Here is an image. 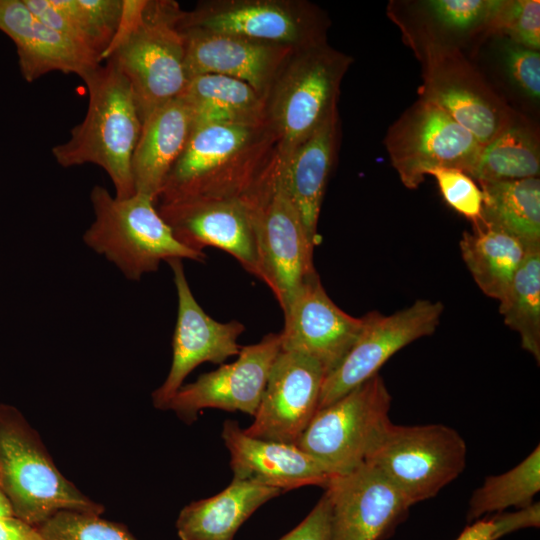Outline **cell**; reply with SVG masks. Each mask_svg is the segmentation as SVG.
<instances>
[{
    "instance_id": "17",
    "label": "cell",
    "mask_w": 540,
    "mask_h": 540,
    "mask_svg": "<svg viewBox=\"0 0 540 540\" xmlns=\"http://www.w3.org/2000/svg\"><path fill=\"white\" fill-rule=\"evenodd\" d=\"M501 0L391 1L387 14L417 58L479 46L491 37Z\"/></svg>"
},
{
    "instance_id": "8",
    "label": "cell",
    "mask_w": 540,
    "mask_h": 540,
    "mask_svg": "<svg viewBox=\"0 0 540 540\" xmlns=\"http://www.w3.org/2000/svg\"><path fill=\"white\" fill-rule=\"evenodd\" d=\"M181 13L174 1L148 0L136 29L107 58L128 79L142 121L157 107L179 97L190 80L185 39L178 27Z\"/></svg>"
},
{
    "instance_id": "34",
    "label": "cell",
    "mask_w": 540,
    "mask_h": 540,
    "mask_svg": "<svg viewBox=\"0 0 540 540\" xmlns=\"http://www.w3.org/2000/svg\"><path fill=\"white\" fill-rule=\"evenodd\" d=\"M496 44L500 73L511 92L524 102L536 105L540 100V52L505 37H491Z\"/></svg>"
},
{
    "instance_id": "6",
    "label": "cell",
    "mask_w": 540,
    "mask_h": 540,
    "mask_svg": "<svg viewBox=\"0 0 540 540\" xmlns=\"http://www.w3.org/2000/svg\"><path fill=\"white\" fill-rule=\"evenodd\" d=\"M242 197L252 215L260 280L271 289L283 310L317 272L313 264L315 246L286 192L277 154Z\"/></svg>"
},
{
    "instance_id": "33",
    "label": "cell",
    "mask_w": 540,
    "mask_h": 540,
    "mask_svg": "<svg viewBox=\"0 0 540 540\" xmlns=\"http://www.w3.org/2000/svg\"><path fill=\"white\" fill-rule=\"evenodd\" d=\"M53 3L71 20L77 42L101 61L117 30L122 0H53Z\"/></svg>"
},
{
    "instance_id": "27",
    "label": "cell",
    "mask_w": 540,
    "mask_h": 540,
    "mask_svg": "<svg viewBox=\"0 0 540 540\" xmlns=\"http://www.w3.org/2000/svg\"><path fill=\"white\" fill-rule=\"evenodd\" d=\"M180 96L191 110L194 127L213 123H267L266 98L234 78L197 75L189 80Z\"/></svg>"
},
{
    "instance_id": "31",
    "label": "cell",
    "mask_w": 540,
    "mask_h": 540,
    "mask_svg": "<svg viewBox=\"0 0 540 540\" xmlns=\"http://www.w3.org/2000/svg\"><path fill=\"white\" fill-rule=\"evenodd\" d=\"M503 321L517 332L521 347L540 363V244L529 246L514 278L499 301Z\"/></svg>"
},
{
    "instance_id": "9",
    "label": "cell",
    "mask_w": 540,
    "mask_h": 540,
    "mask_svg": "<svg viewBox=\"0 0 540 540\" xmlns=\"http://www.w3.org/2000/svg\"><path fill=\"white\" fill-rule=\"evenodd\" d=\"M466 443L443 424H391L366 462L376 466L413 505L434 497L466 465Z\"/></svg>"
},
{
    "instance_id": "7",
    "label": "cell",
    "mask_w": 540,
    "mask_h": 540,
    "mask_svg": "<svg viewBox=\"0 0 540 540\" xmlns=\"http://www.w3.org/2000/svg\"><path fill=\"white\" fill-rule=\"evenodd\" d=\"M392 397L376 374L333 403L316 411L296 442L332 475L365 463L391 424Z\"/></svg>"
},
{
    "instance_id": "38",
    "label": "cell",
    "mask_w": 540,
    "mask_h": 540,
    "mask_svg": "<svg viewBox=\"0 0 540 540\" xmlns=\"http://www.w3.org/2000/svg\"><path fill=\"white\" fill-rule=\"evenodd\" d=\"M539 525L540 504L536 502L515 512H500L491 519L476 520L456 540H498L516 530Z\"/></svg>"
},
{
    "instance_id": "24",
    "label": "cell",
    "mask_w": 540,
    "mask_h": 540,
    "mask_svg": "<svg viewBox=\"0 0 540 540\" xmlns=\"http://www.w3.org/2000/svg\"><path fill=\"white\" fill-rule=\"evenodd\" d=\"M193 128L191 110L181 96L157 107L142 121L131 162L135 193L147 195L156 203Z\"/></svg>"
},
{
    "instance_id": "37",
    "label": "cell",
    "mask_w": 540,
    "mask_h": 540,
    "mask_svg": "<svg viewBox=\"0 0 540 540\" xmlns=\"http://www.w3.org/2000/svg\"><path fill=\"white\" fill-rule=\"evenodd\" d=\"M445 202L473 225L482 221L483 193L475 180L462 170L438 168L430 172Z\"/></svg>"
},
{
    "instance_id": "28",
    "label": "cell",
    "mask_w": 540,
    "mask_h": 540,
    "mask_svg": "<svg viewBox=\"0 0 540 540\" xmlns=\"http://www.w3.org/2000/svg\"><path fill=\"white\" fill-rule=\"evenodd\" d=\"M459 247L479 289L498 302L506 294L528 248L512 235L482 222L463 232Z\"/></svg>"
},
{
    "instance_id": "4",
    "label": "cell",
    "mask_w": 540,
    "mask_h": 540,
    "mask_svg": "<svg viewBox=\"0 0 540 540\" xmlns=\"http://www.w3.org/2000/svg\"><path fill=\"white\" fill-rule=\"evenodd\" d=\"M353 59L327 42L295 50L266 96V121L285 160L334 112Z\"/></svg>"
},
{
    "instance_id": "29",
    "label": "cell",
    "mask_w": 540,
    "mask_h": 540,
    "mask_svg": "<svg viewBox=\"0 0 540 540\" xmlns=\"http://www.w3.org/2000/svg\"><path fill=\"white\" fill-rule=\"evenodd\" d=\"M478 183L483 193L481 222L512 235L527 247L539 245V178Z\"/></svg>"
},
{
    "instance_id": "18",
    "label": "cell",
    "mask_w": 540,
    "mask_h": 540,
    "mask_svg": "<svg viewBox=\"0 0 540 540\" xmlns=\"http://www.w3.org/2000/svg\"><path fill=\"white\" fill-rule=\"evenodd\" d=\"M325 491L333 540H381L412 506L369 462L333 476Z\"/></svg>"
},
{
    "instance_id": "10",
    "label": "cell",
    "mask_w": 540,
    "mask_h": 540,
    "mask_svg": "<svg viewBox=\"0 0 540 540\" xmlns=\"http://www.w3.org/2000/svg\"><path fill=\"white\" fill-rule=\"evenodd\" d=\"M329 19L317 5L297 0H220L182 11L179 29L227 34L294 50L326 41Z\"/></svg>"
},
{
    "instance_id": "42",
    "label": "cell",
    "mask_w": 540,
    "mask_h": 540,
    "mask_svg": "<svg viewBox=\"0 0 540 540\" xmlns=\"http://www.w3.org/2000/svg\"><path fill=\"white\" fill-rule=\"evenodd\" d=\"M14 516L11 503L0 482V518Z\"/></svg>"
},
{
    "instance_id": "23",
    "label": "cell",
    "mask_w": 540,
    "mask_h": 540,
    "mask_svg": "<svg viewBox=\"0 0 540 540\" xmlns=\"http://www.w3.org/2000/svg\"><path fill=\"white\" fill-rule=\"evenodd\" d=\"M0 30L15 43L20 72L27 82L55 71L83 79L102 63L95 54L43 23L23 0H0Z\"/></svg>"
},
{
    "instance_id": "36",
    "label": "cell",
    "mask_w": 540,
    "mask_h": 540,
    "mask_svg": "<svg viewBox=\"0 0 540 540\" xmlns=\"http://www.w3.org/2000/svg\"><path fill=\"white\" fill-rule=\"evenodd\" d=\"M493 36L505 37L519 45L539 51L540 2L501 0L492 25L491 37Z\"/></svg>"
},
{
    "instance_id": "2",
    "label": "cell",
    "mask_w": 540,
    "mask_h": 540,
    "mask_svg": "<svg viewBox=\"0 0 540 540\" xmlns=\"http://www.w3.org/2000/svg\"><path fill=\"white\" fill-rule=\"evenodd\" d=\"M82 80L88 90L86 115L67 141L52 148V155L64 168L101 167L111 179L115 197H131L135 194L131 162L142 127L132 87L111 59Z\"/></svg>"
},
{
    "instance_id": "35",
    "label": "cell",
    "mask_w": 540,
    "mask_h": 540,
    "mask_svg": "<svg viewBox=\"0 0 540 540\" xmlns=\"http://www.w3.org/2000/svg\"><path fill=\"white\" fill-rule=\"evenodd\" d=\"M37 528L45 540H136L118 523L77 511H60Z\"/></svg>"
},
{
    "instance_id": "19",
    "label": "cell",
    "mask_w": 540,
    "mask_h": 540,
    "mask_svg": "<svg viewBox=\"0 0 540 540\" xmlns=\"http://www.w3.org/2000/svg\"><path fill=\"white\" fill-rule=\"evenodd\" d=\"M156 206L184 246L197 252L207 247L221 249L260 279L252 215L243 197L183 200Z\"/></svg>"
},
{
    "instance_id": "30",
    "label": "cell",
    "mask_w": 540,
    "mask_h": 540,
    "mask_svg": "<svg viewBox=\"0 0 540 540\" xmlns=\"http://www.w3.org/2000/svg\"><path fill=\"white\" fill-rule=\"evenodd\" d=\"M540 139L536 124L518 112L510 124L481 150L471 177L493 182L538 177Z\"/></svg>"
},
{
    "instance_id": "40",
    "label": "cell",
    "mask_w": 540,
    "mask_h": 540,
    "mask_svg": "<svg viewBox=\"0 0 540 540\" xmlns=\"http://www.w3.org/2000/svg\"><path fill=\"white\" fill-rule=\"evenodd\" d=\"M148 0H122V12L112 41L102 55L105 61L122 45L140 23Z\"/></svg>"
},
{
    "instance_id": "1",
    "label": "cell",
    "mask_w": 540,
    "mask_h": 540,
    "mask_svg": "<svg viewBox=\"0 0 540 540\" xmlns=\"http://www.w3.org/2000/svg\"><path fill=\"white\" fill-rule=\"evenodd\" d=\"M276 155L267 123H213L193 128L156 204L241 198Z\"/></svg>"
},
{
    "instance_id": "21",
    "label": "cell",
    "mask_w": 540,
    "mask_h": 540,
    "mask_svg": "<svg viewBox=\"0 0 540 540\" xmlns=\"http://www.w3.org/2000/svg\"><path fill=\"white\" fill-rule=\"evenodd\" d=\"M189 78L216 74L243 81L266 98L280 69L295 51L238 36L180 29Z\"/></svg>"
},
{
    "instance_id": "13",
    "label": "cell",
    "mask_w": 540,
    "mask_h": 540,
    "mask_svg": "<svg viewBox=\"0 0 540 540\" xmlns=\"http://www.w3.org/2000/svg\"><path fill=\"white\" fill-rule=\"evenodd\" d=\"M440 301L419 299L390 315L371 311L362 316L360 332L338 366L323 381L318 409L323 408L374 375L396 352L432 335L440 324Z\"/></svg>"
},
{
    "instance_id": "14",
    "label": "cell",
    "mask_w": 540,
    "mask_h": 540,
    "mask_svg": "<svg viewBox=\"0 0 540 540\" xmlns=\"http://www.w3.org/2000/svg\"><path fill=\"white\" fill-rule=\"evenodd\" d=\"M183 260L168 262L175 284L178 310L172 339V363L163 384L153 394V404L166 409L183 385L185 378L200 364H223L238 355V339L245 330L243 323L233 320L218 322L209 316L195 299L187 281Z\"/></svg>"
},
{
    "instance_id": "12",
    "label": "cell",
    "mask_w": 540,
    "mask_h": 540,
    "mask_svg": "<svg viewBox=\"0 0 540 540\" xmlns=\"http://www.w3.org/2000/svg\"><path fill=\"white\" fill-rule=\"evenodd\" d=\"M422 65L419 98L443 110L482 146L499 135L518 113L494 89L465 53L435 51Z\"/></svg>"
},
{
    "instance_id": "25",
    "label": "cell",
    "mask_w": 540,
    "mask_h": 540,
    "mask_svg": "<svg viewBox=\"0 0 540 540\" xmlns=\"http://www.w3.org/2000/svg\"><path fill=\"white\" fill-rule=\"evenodd\" d=\"M338 111L305 139L281 163L286 192L297 209L308 237L316 246L322 201L338 145ZM277 154V153H276Z\"/></svg>"
},
{
    "instance_id": "39",
    "label": "cell",
    "mask_w": 540,
    "mask_h": 540,
    "mask_svg": "<svg viewBox=\"0 0 540 540\" xmlns=\"http://www.w3.org/2000/svg\"><path fill=\"white\" fill-rule=\"evenodd\" d=\"M279 540H333L326 491L304 520Z\"/></svg>"
},
{
    "instance_id": "32",
    "label": "cell",
    "mask_w": 540,
    "mask_h": 540,
    "mask_svg": "<svg viewBox=\"0 0 540 540\" xmlns=\"http://www.w3.org/2000/svg\"><path fill=\"white\" fill-rule=\"evenodd\" d=\"M539 490L540 448L537 445L511 470L486 477L470 498L468 520H477L484 514L502 512L509 507H527Z\"/></svg>"
},
{
    "instance_id": "16",
    "label": "cell",
    "mask_w": 540,
    "mask_h": 540,
    "mask_svg": "<svg viewBox=\"0 0 540 540\" xmlns=\"http://www.w3.org/2000/svg\"><path fill=\"white\" fill-rule=\"evenodd\" d=\"M326 371L315 359L280 350L270 369L252 424L254 438L296 444L316 411Z\"/></svg>"
},
{
    "instance_id": "11",
    "label": "cell",
    "mask_w": 540,
    "mask_h": 540,
    "mask_svg": "<svg viewBox=\"0 0 540 540\" xmlns=\"http://www.w3.org/2000/svg\"><path fill=\"white\" fill-rule=\"evenodd\" d=\"M384 145L402 184L417 189L438 168L471 176L482 146L436 105L419 98L389 127Z\"/></svg>"
},
{
    "instance_id": "20",
    "label": "cell",
    "mask_w": 540,
    "mask_h": 540,
    "mask_svg": "<svg viewBox=\"0 0 540 540\" xmlns=\"http://www.w3.org/2000/svg\"><path fill=\"white\" fill-rule=\"evenodd\" d=\"M283 313L281 350L315 359L326 375L342 361L362 327V317L347 314L332 301L318 273L305 281Z\"/></svg>"
},
{
    "instance_id": "15",
    "label": "cell",
    "mask_w": 540,
    "mask_h": 540,
    "mask_svg": "<svg viewBox=\"0 0 540 540\" xmlns=\"http://www.w3.org/2000/svg\"><path fill=\"white\" fill-rule=\"evenodd\" d=\"M280 350V333L266 334L259 342L241 347L234 362L222 364L201 374L194 382L182 385L166 409L173 410L188 424L206 408L254 416Z\"/></svg>"
},
{
    "instance_id": "3",
    "label": "cell",
    "mask_w": 540,
    "mask_h": 540,
    "mask_svg": "<svg viewBox=\"0 0 540 540\" xmlns=\"http://www.w3.org/2000/svg\"><path fill=\"white\" fill-rule=\"evenodd\" d=\"M90 201L95 218L83 241L129 280L137 281L157 271L162 262L189 259L202 263L207 259L204 252L194 251L176 239L155 201L147 195L117 198L96 185Z\"/></svg>"
},
{
    "instance_id": "41",
    "label": "cell",
    "mask_w": 540,
    "mask_h": 540,
    "mask_svg": "<svg viewBox=\"0 0 540 540\" xmlns=\"http://www.w3.org/2000/svg\"><path fill=\"white\" fill-rule=\"evenodd\" d=\"M0 540H45L39 529L16 516L0 518Z\"/></svg>"
},
{
    "instance_id": "5",
    "label": "cell",
    "mask_w": 540,
    "mask_h": 540,
    "mask_svg": "<svg viewBox=\"0 0 540 540\" xmlns=\"http://www.w3.org/2000/svg\"><path fill=\"white\" fill-rule=\"evenodd\" d=\"M0 482L14 516L35 527L64 510L103 512L60 473L36 431L6 405H0Z\"/></svg>"
},
{
    "instance_id": "26",
    "label": "cell",
    "mask_w": 540,
    "mask_h": 540,
    "mask_svg": "<svg viewBox=\"0 0 540 540\" xmlns=\"http://www.w3.org/2000/svg\"><path fill=\"white\" fill-rule=\"evenodd\" d=\"M281 493L279 488L233 479L220 493L194 501L180 511L178 536L181 540H233L260 506Z\"/></svg>"
},
{
    "instance_id": "22",
    "label": "cell",
    "mask_w": 540,
    "mask_h": 540,
    "mask_svg": "<svg viewBox=\"0 0 540 540\" xmlns=\"http://www.w3.org/2000/svg\"><path fill=\"white\" fill-rule=\"evenodd\" d=\"M221 437L230 453L233 479L250 480L285 492L308 485L326 488L333 477L296 445L250 437L235 420L224 422Z\"/></svg>"
}]
</instances>
